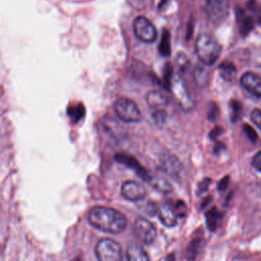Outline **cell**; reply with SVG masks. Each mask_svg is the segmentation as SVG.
Listing matches in <instances>:
<instances>
[{
	"mask_svg": "<svg viewBox=\"0 0 261 261\" xmlns=\"http://www.w3.org/2000/svg\"><path fill=\"white\" fill-rule=\"evenodd\" d=\"M174 210L177 214V216H185L187 214V206L182 201H177L175 206H174Z\"/></svg>",
	"mask_w": 261,
	"mask_h": 261,
	"instance_id": "obj_26",
	"label": "cell"
},
{
	"mask_svg": "<svg viewBox=\"0 0 261 261\" xmlns=\"http://www.w3.org/2000/svg\"><path fill=\"white\" fill-rule=\"evenodd\" d=\"M172 87H173V92H174V95L175 97L178 99V101L184 105V106H189V103L191 102L188 95L186 94V90L184 88V85L181 84L180 81L176 80L173 84H172Z\"/></svg>",
	"mask_w": 261,
	"mask_h": 261,
	"instance_id": "obj_17",
	"label": "cell"
},
{
	"mask_svg": "<svg viewBox=\"0 0 261 261\" xmlns=\"http://www.w3.org/2000/svg\"><path fill=\"white\" fill-rule=\"evenodd\" d=\"M136 37L144 43H152L157 38V31L154 24L145 16H138L133 22Z\"/></svg>",
	"mask_w": 261,
	"mask_h": 261,
	"instance_id": "obj_5",
	"label": "cell"
},
{
	"mask_svg": "<svg viewBox=\"0 0 261 261\" xmlns=\"http://www.w3.org/2000/svg\"><path fill=\"white\" fill-rule=\"evenodd\" d=\"M206 11L212 22L220 23L228 16L229 2L228 0H208Z\"/></svg>",
	"mask_w": 261,
	"mask_h": 261,
	"instance_id": "obj_7",
	"label": "cell"
},
{
	"mask_svg": "<svg viewBox=\"0 0 261 261\" xmlns=\"http://www.w3.org/2000/svg\"><path fill=\"white\" fill-rule=\"evenodd\" d=\"M241 85L253 96L261 98V77L251 71L245 72L241 77Z\"/></svg>",
	"mask_w": 261,
	"mask_h": 261,
	"instance_id": "obj_11",
	"label": "cell"
},
{
	"mask_svg": "<svg viewBox=\"0 0 261 261\" xmlns=\"http://www.w3.org/2000/svg\"><path fill=\"white\" fill-rule=\"evenodd\" d=\"M98 261H121L122 251L117 242L112 239H102L95 247Z\"/></svg>",
	"mask_w": 261,
	"mask_h": 261,
	"instance_id": "obj_3",
	"label": "cell"
},
{
	"mask_svg": "<svg viewBox=\"0 0 261 261\" xmlns=\"http://www.w3.org/2000/svg\"><path fill=\"white\" fill-rule=\"evenodd\" d=\"M227 181H228L227 177L223 178V179H222V180L219 182V186H218L219 190H223V189H225V187H226V185H227Z\"/></svg>",
	"mask_w": 261,
	"mask_h": 261,
	"instance_id": "obj_29",
	"label": "cell"
},
{
	"mask_svg": "<svg viewBox=\"0 0 261 261\" xmlns=\"http://www.w3.org/2000/svg\"><path fill=\"white\" fill-rule=\"evenodd\" d=\"M238 19H239L240 29L243 35H247L254 28V22H255L254 18L251 15L247 14L244 10H241L238 12Z\"/></svg>",
	"mask_w": 261,
	"mask_h": 261,
	"instance_id": "obj_15",
	"label": "cell"
},
{
	"mask_svg": "<svg viewBox=\"0 0 261 261\" xmlns=\"http://www.w3.org/2000/svg\"><path fill=\"white\" fill-rule=\"evenodd\" d=\"M217 115H218V109H217L216 105L212 104V108H211V109L209 110V112H208V118H209L210 120H215L216 117H217Z\"/></svg>",
	"mask_w": 261,
	"mask_h": 261,
	"instance_id": "obj_28",
	"label": "cell"
},
{
	"mask_svg": "<svg viewBox=\"0 0 261 261\" xmlns=\"http://www.w3.org/2000/svg\"><path fill=\"white\" fill-rule=\"evenodd\" d=\"M115 160L119 163H122L129 168H133L144 180H150L151 176L148 174V172L143 168V166L132 156L125 155V154H116L115 155Z\"/></svg>",
	"mask_w": 261,
	"mask_h": 261,
	"instance_id": "obj_13",
	"label": "cell"
},
{
	"mask_svg": "<svg viewBox=\"0 0 261 261\" xmlns=\"http://www.w3.org/2000/svg\"><path fill=\"white\" fill-rule=\"evenodd\" d=\"M149 182L151 184V186L157 190L160 193L163 194H167L170 193L172 191V186L170 185V182L160 176H155V177H151V179L149 180Z\"/></svg>",
	"mask_w": 261,
	"mask_h": 261,
	"instance_id": "obj_16",
	"label": "cell"
},
{
	"mask_svg": "<svg viewBox=\"0 0 261 261\" xmlns=\"http://www.w3.org/2000/svg\"><path fill=\"white\" fill-rule=\"evenodd\" d=\"M89 222L95 228L113 234L122 232L127 225V219L121 212L104 206H95L90 210Z\"/></svg>",
	"mask_w": 261,
	"mask_h": 261,
	"instance_id": "obj_1",
	"label": "cell"
},
{
	"mask_svg": "<svg viewBox=\"0 0 261 261\" xmlns=\"http://www.w3.org/2000/svg\"><path fill=\"white\" fill-rule=\"evenodd\" d=\"M127 261H149V256L146 251L139 245L132 244L126 250Z\"/></svg>",
	"mask_w": 261,
	"mask_h": 261,
	"instance_id": "obj_14",
	"label": "cell"
},
{
	"mask_svg": "<svg viewBox=\"0 0 261 261\" xmlns=\"http://www.w3.org/2000/svg\"><path fill=\"white\" fill-rule=\"evenodd\" d=\"M121 195L124 199L133 202H140L146 197V189L135 180H126L121 186Z\"/></svg>",
	"mask_w": 261,
	"mask_h": 261,
	"instance_id": "obj_8",
	"label": "cell"
},
{
	"mask_svg": "<svg viewBox=\"0 0 261 261\" xmlns=\"http://www.w3.org/2000/svg\"><path fill=\"white\" fill-rule=\"evenodd\" d=\"M251 119L261 130V110L260 109H254L251 112Z\"/></svg>",
	"mask_w": 261,
	"mask_h": 261,
	"instance_id": "obj_25",
	"label": "cell"
},
{
	"mask_svg": "<svg viewBox=\"0 0 261 261\" xmlns=\"http://www.w3.org/2000/svg\"><path fill=\"white\" fill-rule=\"evenodd\" d=\"M244 132H245V134L247 135V137L249 138V140H250L251 142H253V143L256 142V140H257V134H256V130H255L251 125L245 123V124H244Z\"/></svg>",
	"mask_w": 261,
	"mask_h": 261,
	"instance_id": "obj_24",
	"label": "cell"
},
{
	"mask_svg": "<svg viewBox=\"0 0 261 261\" xmlns=\"http://www.w3.org/2000/svg\"><path fill=\"white\" fill-rule=\"evenodd\" d=\"M160 167L169 176L178 179L182 170V165L178 158L170 153H163L160 156Z\"/></svg>",
	"mask_w": 261,
	"mask_h": 261,
	"instance_id": "obj_9",
	"label": "cell"
},
{
	"mask_svg": "<svg viewBox=\"0 0 261 261\" xmlns=\"http://www.w3.org/2000/svg\"><path fill=\"white\" fill-rule=\"evenodd\" d=\"M252 165L253 167L261 172V151H259L252 159Z\"/></svg>",
	"mask_w": 261,
	"mask_h": 261,
	"instance_id": "obj_27",
	"label": "cell"
},
{
	"mask_svg": "<svg viewBox=\"0 0 261 261\" xmlns=\"http://www.w3.org/2000/svg\"><path fill=\"white\" fill-rule=\"evenodd\" d=\"M140 209H141L143 212L147 213L148 215L154 216V215H157L158 206H157L156 203H154V202L147 201V202H144L143 204L140 205Z\"/></svg>",
	"mask_w": 261,
	"mask_h": 261,
	"instance_id": "obj_22",
	"label": "cell"
},
{
	"mask_svg": "<svg viewBox=\"0 0 261 261\" xmlns=\"http://www.w3.org/2000/svg\"><path fill=\"white\" fill-rule=\"evenodd\" d=\"M219 70L223 79H230V76L236 72V66L231 62H223L219 65Z\"/></svg>",
	"mask_w": 261,
	"mask_h": 261,
	"instance_id": "obj_21",
	"label": "cell"
},
{
	"mask_svg": "<svg viewBox=\"0 0 261 261\" xmlns=\"http://www.w3.org/2000/svg\"><path fill=\"white\" fill-rule=\"evenodd\" d=\"M134 232L138 240H140L145 245L152 244L156 239V228L151 221L145 217H138L135 220Z\"/></svg>",
	"mask_w": 261,
	"mask_h": 261,
	"instance_id": "obj_6",
	"label": "cell"
},
{
	"mask_svg": "<svg viewBox=\"0 0 261 261\" xmlns=\"http://www.w3.org/2000/svg\"><path fill=\"white\" fill-rule=\"evenodd\" d=\"M220 219V213L216 208L210 209L206 213V224L210 230H215Z\"/></svg>",
	"mask_w": 261,
	"mask_h": 261,
	"instance_id": "obj_18",
	"label": "cell"
},
{
	"mask_svg": "<svg viewBox=\"0 0 261 261\" xmlns=\"http://www.w3.org/2000/svg\"><path fill=\"white\" fill-rule=\"evenodd\" d=\"M230 112H231V120L236 121L242 112V106L238 101H231L230 103Z\"/></svg>",
	"mask_w": 261,
	"mask_h": 261,
	"instance_id": "obj_23",
	"label": "cell"
},
{
	"mask_svg": "<svg viewBox=\"0 0 261 261\" xmlns=\"http://www.w3.org/2000/svg\"><path fill=\"white\" fill-rule=\"evenodd\" d=\"M157 216L160 219L161 223L167 227H173L177 223V214L174 208L167 203H163L158 206Z\"/></svg>",
	"mask_w": 261,
	"mask_h": 261,
	"instance_id": "obj_12",
	"label": "cell"
},
{
	"mask_svg": "<svg viewBox=\"0 0 261 261\" xmlns=\"http://www.w3.org/2000/svg\"><path fill=\"white\" fill-rule=\"evenodd\" d=\"M146 101L152 112H163L168 105L167 97L158 90H151L146 95Z\"/></svg>",
	"mask_w": 261,
	"mask_h": 261,
	"instance_id": "obj_10",
	"label": "cell"
},
{
	"mask_svg": "<svg viewBox=\"0 0 261 261\" xmlns=\"http://www.w3.org/2000/svg\"><path fill=\"white\" fill-rule=\"evenodd\" d=\"M196 54L199 60L205 65H212L220 56L221 48L216 39L210 34L199 35L195 45Z\"/></svg>",
	"mask_w": 261,
	"mask_h": 261,
	"instance_id": "obj_2",
	"label": "cell"
},
{
	"mask_svg": "<svg viewBox=\"0 0 261 261\" xmlns=\"http://www.w3.org/2000/svg\"><path fill=\"white\" fill-rule=\"evenodd\" d=\"M114 111L117 117L125 122H138L142 118L141 111L137 104L125 97L118 98L115 101Z\"/></svg>",
	"mask_w": 261,
	"mask_h": 261,
	"instance_id": "obj_4",
	"label": "cell"
},
{
	"mask_svg": "<svg viewBox=\"0 0 261 261\" xmlns=\"http://www.w3.org/2000/svg\"><path fill=\"white\" fill-rule=\"evenodd\" d=\"M68 115L72 118L73 121H79L84 113H85V108L83 104H76V105H71L70 107H68Z\"/></svg>",
	"mask_w": 261,
	"mask_h": 261,
	"instance_id": "obj_19",
	"label": "cell"
},
{
	"mask_svg": "<svg viewBox=\"0 0 261 261\" xmlns=\"http://www.w3.org/2000/svg\"><path fill=\"white\" fill-rule=\"evenodd\" d=\"M159 51L164 56H167L170 53V38L167 31H164L162 34V39L159 44Z\"/></svg>",
	"mask_w": 261,
	"mask_h": 261,
	"instance_id": "obj_20",
	"label": "cell"
}]
</instances>
